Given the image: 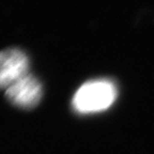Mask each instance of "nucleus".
Segmentation results:
<instances>
[{"mask_svg": "<svg viewBox=\"0 0 154 154\" xmlns=\"http://www.w3.org/2000/svg\"><path fill=\"white\" fill-rule=\"evenodd\" d=\"M29 59L18 48H8L0 51V89L14 85L29 74Z\"/></svg>", "mask_w": 154, "mask_h": 154, "instance_id": "nucleus-2", "label": "nucleus"}, {"mask_svg": "<svg viewBox=\"0 0 154 154\" xmlns=\"http://www.w3.org/2000/svg\"><path fill=\"white\" fill-rule=\"evenodd\" d=\"M43 89L36 77L28 74L5 90L10 103L23 109L34 108L42 99Z\"/></svg>", "mask_w": 154, "mask_h": 154, "instance_id": "nucleus-3", "label": "nucleus"}, {"mask_svg": "<svg viewBox=\"0 0 154 154\" xmlns=\"http://www.w3.org/2000/svg\"><path fill=\"white\" fill-rule=\"evenodd\" d=\"M118 96L115 82L106 78L88 80L76 90L72 97V108L79 115H93L111 107Z\"/></svg>", "mask_w": 154, "mask_h": 154, "instance_id": "nucleus-1", "label": "nucleus"}]
</instances>
